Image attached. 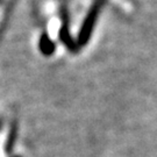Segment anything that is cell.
Returning <instances> with one entry per match:
<instances>
[{
  "instance_id": "cell-1",
  "label": "cell",
  "mask_w": 157,
  "mask_h": 157,
  "mask_svg": "<svg viewBox=\"0 0 157 157\" xmlns=\"http://www.w3.org/2000/svg\"><path fill=\"white\" fill-rule=\"evenodd\" d=\"M105 4V0H94L93 4L91 6V8L89 10V13L85 17L84 21H83V25L80 27V30H79L78 37H77V44H78V48H82L84 47L85 44H87V42L90 41V37L92 35V32H93V28H94L95 23H97V20L99 17V14H100V11L102 8V6Z\"/></svg>"
},
{
  "instance_id": "cell-5",
  "label": "cell",
  "mask_w": 157,
  "mask_h": 157,
  "mask_svg": "<svg viewBox=\"0 0 157 157\" xmlns=\"http://www.w3.org/2000/svg\"><path fill=\"white\" fill-rule=\"evenodd\" d=\"M14 157H19V156H14Z\"/></svg>"
},
{
  "instance_id": "cell-2",
  "label": "cell",
  "mask_w": 157,
  "mask_h": 157,
  "mask_svg": "<svg viewBox=\"0 0 157 157\" xmlns=\"http://www.w3.org/2000/svg\"><path fill=\"white\" fill-rule=\"evenodd\" d=\"M63 17H64V23H63L61 32H59V39L62 41L64 45L67 47L69 50L76 51L78 50V44H77V41L72 40L70 32H69V23L67 21V12L63 11Z\"/></svg>"
},
{
  "instance_id": "cell-4",
  "label": "cell",
  "mask_w": 157,
  "mask_h": 157,
  "mask_svg": "<svg viewBox=\"0 0 157 157\" xmlns=\"http://www.w3.org/2000/svg\"><path fill=\"white\" fill-rule=\"evenodd\" d=\"M17 121H13L11 124V129H10V134L7 137V142H6L5 150L7 154H11L14 144H15V141H17Z\"/></svg>"
},
{
  "instance_id": "cell-3",
  "label": "cell",
  "mask_w": 157,
  "mask_h": 157,
  "mask_svg": "<svg viewBox=\"0 0 157 157\" xmlns=\"http://www.w3.org/2000/svg\"><path fill=\"white\" fill-rule=\"evenodd\" d=\"M39 48L40 51L44 55V56H50L55 52V49H56V45L54 43V41L50 39V36L47 33H43L41 36H40V41H39Z\"/></svg>"
}]
</instances>
